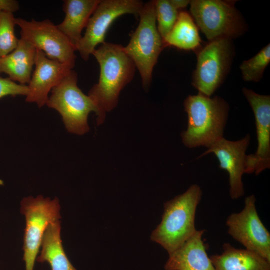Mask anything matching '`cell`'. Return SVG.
<instances>
[{"label": "cell", "instance_id": "obj_1", "mask_svg": "<svg viewBox=\"0 0 270 270\" xmlns=\"http://www.w3.org/2000/svg\"><path fill=\"white\" fill-rule=\"evenodd\" d=\"M184 106L188 126L181 138L186 147L208 148L224 137L230 107L223 98L216 96L212 98L198 92L188 96L184 100Z\"/></svg>", "mask_w": 270, "mask_h": 270}, {"label": "cell", "instance_id": "obj_2", "mask_svg": "<svg viewBox=\"0 0 270 270\" xmlns=\"http://www.w3.org/2000/svg\"><path fill=\"white\" fill-rule=\"evenodd\" d=\"M92 54L99 64L100 73L88 95L106 113L116 106L120 92L133 78L136 67L120 44L104 42Z\"/></svg>", "mask_w": 270, "mask_h": 270}, {"label": "cell", "instance_id": "obj_3", "mask_svg": "<svg viewBox=\"0 0 270 270\" xmlns=\"http://www.w3.org/2000/svg\"><path fill=\"white\" fill-rule=\"evenodd\" d=\"M202 194L200 187L193 184L184 192L164 204L162 220L152 232L150 238L168 254L180 248L197 230L196 214Z\"/></svg>", "mask_w": 270, "mask_h": 270}, {"label": "cell", "instance_id": "obj_4", "mask_svg": "<svg viewBox=\"0 0 270 270\" xmlns=\"http://www.w3.org/2000/svg\"><path fill=\"white\" fill-rule=\"evenodd\" d=\"M77 82V74L72 70L52 90L46 104L59 112L69 132L82 135L90 130L88 118L90 112H95L97 125L103 123L106 113L82 91Z\"/></svg>", "mask_w": 270, "mask_h": 270}, {"label": "cell", "instance_id": "obj_5", "mask_svg": "<svg viewBox=\"0 0 270 270\" xmlns=\"http://www.w3.org/2000/svg\"><path fill=\"white\" fill-rule=\"evenodd\" d=\"M138 16V26L124 48L140 72L144 88L148 90L154 68L165 46L157 28L154 0L144 4Z\"/></svg>", "mask_w": 270, "mask_h": 270}, {"label": "cell", "instance_id": "obj_6", "mask_svg": "<svg viewBox=\"0 0 270 270\" xmlns=\"http://www.w3.org/2000/svg\"><path fill=\"white\" fill-rule=\"evenodd\" d=\"M236 0H192L190 15L208 41L233 40L244 34L248 25L235 6Z\"/></svg>", "mask_w": 270, "mask_h": 270}, {"label": "cell", "instance_id": "obj_7", "mask_svg": "<svg viewBox=\"0 0 270 270\" xmlns=\"http://www.w3.org/2000/svg\"><path fill=\"white\" fill-rule=\"evenodd\" d=\"M234 54L232 40L224 38L208 41L196 52L192 84L198 92L214 94L228 74Z\"/></svg>", "mask_w": 270, "mask_h": 270}, {"label": "cell", "instance_id": "obj_8", "mask_svg": "<svg viewBox=\"0 0 270 270\" xmlns=\"http://www.w3.org/2000/svg\"><path fill=\"white\" fill-rule=\"evenodd\" d=\"M20 206L26 220L22 248L25 270H34L44 233L50 224L61 218L60 207L57 198L52 200L42 195L23 198Z\"/></svg>", "mask_w": 270, "mask_h": 270}, {"label": "cell", "instance_id": "obj_9", "mask_svg": "<svg viewBox=\"0 0 270 270\" xmlns=\"http://www.w3.org/2000/svg\"><path fill=\"white\" fill-rule=\"evenodd\" d=\"M254 194L246 196L243 209L227 218L228 233L246 249L270 262V234L258 214Z\"/></svg>", "mask_w": 270, "mask_h": 270}, {"label": "cell", "instance_id": "obj_10", "mask_svg": "<svg viewBox=\"0 0 270 270\" xmlns=\"http://www.w3.org/2000/svg\"><path fill=\"white\" fill-rule=\"evenodd\" d=\"M144 4L138 0H100L76 48L81 58L88 60L96 46L104 42L107 30L116 18L127 14L138 16Z\"/></svg>", "mask_w": 270, "mask_h": 270}, {"label": "cell", "instance_id": "obj_11", "mask_svg": "<svg viewBox=\"0 0 270 270\" xmlns=\"http://www.w3.org/2000/svg\"><path fill=\"white\" fill-rule=\"evenodd\" d=\"M20 28V38L28 41L37 50L42 51L50 59L67 64L74 68L76 48L56 25L46 19L38 21L15 18Z\"/></svg>", "mask_w": 270, "mask_h": 270}, {"label": "cell", "instance_id": "obj_12", "mask_svg": "<svg viewBox=\"0 0 270 270\" xmlns=\"http://www.w3.org/2000/svg\"><path fill=\"white\" fill-rule=\"evenodd\" d=\"M250 136L247 134L237 140H228L224 137L211 145L198 158L210 153L214 154L219 162V168L228 174L230 196L237 200L244 194L242 176L246 172L248 155L246 150Z\"/></svg>", "mask_w": 270, "mask_h": 270}, {"label": "cell", "instance_id": "obj_13", "mask_svg": "<svg viewBox=\"0 0 270 270\" xmlns=\"http://www.w3.org/2000/svg\"><path fill=\"white\" fill-rule=\"evenodd\" d=\"M242 92L254 114L258 142L255 153L248 155L245 174L258 175L270 168V96L246 87Z\"/></svg>", "mask_w": 270, "mask_h": 270}, {"label": "cell", "instance_id": "obj_14", "mask_svg": "<svg viewBox=\"0 0 270 270\" xmlns=\"http://www.w3.org/2000/svg\"><path fill=\"white\" fill-rule=\"evenodd\" d=\"M34 70L28 84V94L26 101L36 103L42 107L48 98V94L74 68L48 58L41 50H37Z\"/></svg>", "mask_w": 270, "mask_h": 270}, {"label": "cell", "instance_id": "obj_15", "mask_svg": "<svg viewBox=\"0 0 270 270\" xmlns=\"http://www.w3.org/2000/svg\"><path fill=\"white\" fill-rule=\"evenodd\" d=\"M196 230L180 248L169 254L165 270H216L208 256L202 236Z\"/></svg>", "mask_w": 270, "mask_h": 270}, {"label": "cell", "instance_id": "obj_16", "mask_svg": "<svg viewBox=\"0 0 270 270\" xmlns=\"http://www.w3.org/2000/svg\"><path fill=\"white\" fill-rule=\"evenodd\" d=\"M36 49L27 40L20 38L16 48L0 57V74L4 73L14 82L28 84L35 64Z\"/></svg>", "mask_w": 270, "mask_h": 270}, {"label": "cell", "instance_id": "obj_17", "mask_svg": "<svg viewBox=\"0 0 270 270\" xmlns=\"http://www.w3.org/2000/svg\"><path fill=\"white\" fill-rule=\"evenodd\" d=\"M100 0H64L65 16L56 25L76 50L82 38V32Z\"/></svg>", "mask_w": 270, "mask_h": 270}, {"label": "cell", "instance_id": "obj_18", "mask_svg": "<svg viewBox=\"0 0 270 270\" xmlns=\"http://www.w3.org/2000/svg\"><path fill=\"white\" fill-rule=\"evenodd\" d=\"M222 250L210 256L216 270H270V262L256 253L230 243L224 244Z\"/></svg>", "mask_w": 270, "mask_h": 270}, {"label": "cell", "instance_id": "obj_19", "mask_svg": "<svg viewBox=\"0 0 270 270\" xmlns=\"http://www.w3.org/2000/svg\"><path fill=\"white\" fill-rule=\"evenodd\" d=\"M60 220L48 226L42 239L39 262H48L52 270H77L69 260L62 246Z\"/></svg>", "mask_w": 270, "mask_h": 270}, {"label": "cell", "instance_id": "obj_20", "mask_svg": "<svg viewBox=\"0 0 270 270\" xmlns=\"http://www.w3.org/2000/svg\"><path fill=\"white\" fill-rule=\"evenodd\" d=\"M163 40L165 47L172 46L196 52L202 47L198 28L191 15L186 11L180 12L174 26Z\"/></svg>", "mask_w": 270, "mask_h": 270}, {"label": "cell", "instance_id": "obj_21", "mask_svg": "<svg viewBox=\"0 0 270 270\" xmlns=\"http://www.w3.org/2000/svg\"><path fill=\"white\" fill-rule=\"evenodd\" d=\"M270 62V44H268L255 56L241 63L240 69L244 80L248 82L260 81Z\"/></svg>", "mask_w": 270, "mask_h": 270}, {"label": "cell", "instance_id": "obj_22", "mask_svg": "<svg viewBox=\"0 0 270 270\" xmlns=\"http://www.w3.org/2000/svg\"><path fill=\"white\" fill-rule=\"evenodd\" d=\"M14 13L0 10V57L8 54L17 46L18 40L14 32Z\"/></svg>", "mask_w": 270, "mask_h": 270}, {"label": "cell", "instance_id": "obj_23", "mask_svg": "<svg viewBox=\"0 0 270 270\" xmlns=\"http://www.w3.org/2000/svg\"><path fill=\"white\" fill-rule=\"evenodd\" d=\"M157 28L162 39L169 34L176 22L180 11L170 0H154Z\"/></svg>", "mask_w": 270, "mask_h": 270}, {"label": "cell", "instance_id": "obj_24", "mask_svg": "<svg viewBox=\"0 0 270 270\" xmlns=\"http://www.w3.org/2000/svg\"><path fill=\"white\" fill-rule=\"evenodd\" d=\"M27 85L21 84L11 80L8 77H0V98L8 96H26L28 94Z\"/></svg>", "mask_w": 270, "mask_h": 270}, {"label": "cell", "instance_id": "obj_25", "mask_svg": "<svg viewBox=\"0 0 270 270\" xmlns=\"http://www.w3.org/2000/svg\"><path fill=\"white\" fill-rule=\"evenodd\" d=\"M174 7L180 10L186 8L190 4V0H170Z\"/></svg>", "mask_w": 270, "mask_h": 270}]
</instances>
